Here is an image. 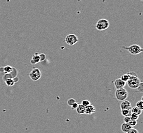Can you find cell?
Returning a JSON list of instances; mask_svg holds the SVG:
<instances>
[{
    "instance_id": "7a4b0ae2",
    "label": "cell",
    "mask_w": 143,
    "mask_h": 133,
    "mask_svg": "<svg viewBox=\"0 0 143 133\" xmlns=\"http://www.w3.org/2000/svg\"><path fill=\"white\" fill-rule=\"evenodd\" d=\"M110 26L109 21L105 19H101L98 20L96 24V28L99 31H103L107 29Z\"/></svg>"
},
{
    "instance_id": "2e32d148",
    "label": "cell",
    "mask_w": 143,
    "mask_h": 133,
    "mask_svg": "<svg viewBox=\"0 0 143 133\" xmlns=\"http://www.w3.org/2000/svg\"><path fill=\"white\" fill-rule=\"evenodd\" d=\"M13 70V68L10 66H6L3 67V72L5 74L10 73Z\"/></svg>"
},
{
    "instance_id": "7c38bea8",
    "label": "cell",
    "mask_w": 143,
    "mask_h": 133,
    "mask_svg": "<svg viewBox=\"0 0 143 133\" xmlns=\"http://www.w3.org/2000/svg\"><path fill=\"white\" fill-rule=\"evenodd\" d=\"M76 111L78 114H85V107L82 106L81 104H79L78 107L76 109Z\"/></svg>"
},
{
    "instance_id": "ffe728a7",
    "label": "cell",
    "mask_w": 143,
    "mask_h": 133,
    "mask_svg": "<svg viewBox=\"0 0 143 133\" xmlns=\"http://www.w3.org/2000/svg\"><path fill=\"white\" fill-rule=\"evenodd\" d=\"M129 117L130 118V119L132 120H136L137 121L139 118V116H137V115L134 114H132V113L131 114V115Z\"/></svg>"
},
{
    "instance_id": "603a6c76",
    "label": "cell",
    "mask_w": 143,
    "mask_h": 133,
    "mask_svg": "<svg viewBox=\"0 0 143 133\" xmlns=\"http://www.w3.org/2000/svg\"><path fill=\"white\" fill-rule=\"evenodd\" d=\"M137 89L138 90V91H140V92H143V82H142L141 81V82L140 83L139 85L137 87Z\"/></svg>"
},
{
    "instance_id": "8992f818",
    "label": "cell",
    "mask_w": 143,
    "mask_h": 133,
    "mask_svg": "<svg viewBox=\"0 0 143 133\" xmlns=\"http://www.w3.org/2000/svg\"><path fill=\"white\" fill-rule=\"evenodd\" d=\"M79 41L78 37L74 34H70L67 35L65 39V42L69 46H73Z\"/></svg>"
},
{
    "instance_id": "5b68a950",
    "label": "cell",
    "mask_w": 143,
    "mask_h": 133,
    "mask_svg": "<svg viewBox=\"0 0 143 133\" xmlns=\"http://www.w3.org/2000/svg\"><path fill=\"white\" fill-rule=\"evenodd\" d=\"M31 79L34 81L39 80L42 76V73L40 70L37 68H34L29 74Z\"/></svg>"
},
{
    "instance_id": "52a82bcc",
    "label": "cell",
    "mask_w": 143,
    "mask_h": 133,
    "mask_svg": "<svg viewBox=\"0 0 143 133\" xmlns=\"http://www.w3.org/2000/svg\"><path fill=\"white\" fill-rule=\"evenodd\" d=\"M126 85V82L123 81L121 78L116 79L114 81V86H115L116 89L124 88Z\"/></svg>"
},
{
    "instance_id": "4316f807",
    "label": "cell",
    "mask_w": 143,
    "mask_h": 133,
    "mask_svg": "<svg viewBox=\"0 0 143 133\" xmlns=\"http://www.w3.org/2000/svg\"><path fill=\"white\" fill-rule=\"evenodd\" d=\"M124 120V122L128 123L131 120V119H130V118L129 116H126V117H125Z\"/></svg>"
},
{
    "instance_id": "5bb4252c",
    "label": "cell",
    "mask_w": 143,
    "mask_h": 133,
    "mask_svg": "<svg viewBox=\"0 0 143 133\" xmlns=\"http://www.w3.org/2000/svg\"><path fill=\"white\" fill-rule=\"evenodd\" d=\"M121 113L122 115L124 117L130 116L131 114V109L121 110Z\"/></svg>"
},
{
    "instance_id": "4fadbf2b",
    "label": "cell",
    "mask_w": 143,
    "mask_h": 133,
    "mask_svg": "<svg viewBox=\"0 0 143 133\" xmlns=\"http://www.w3.org/2000/svg\"><path fill=\"white\" fill-rule=\"evenodd\" d=\"M142 111V110H140V109L136 107V106L133 107V108H132V109H131V113L135 114L137 116H139L140 115H141Z\"/></svg>"
},
{
    "instance_id": "9c48e42d",
    "label": "cell",
    "mask_w": 143,
    "mask_h": 133,
    "mask_svg": "<svg viewBox=\"0 0 143 133\" xmlns=\"http://www.w3.org/2000/svg\"><path fill=\"white\" fill-rule=\"evenodd\" d=\"M96 112V108L93 105L90 104L88 106L85 107V114L87 115H91L92 114L95 113Z\"/></svg>"
},
{
    "instance_id": "e0dca14e",
    "label": "cell",
    "mask_w": 143,
    "mask_h": 133,
    "mask_svg": "<svg viewBox=\"0 0 143 133\" xmlns=\"http://www.w3.org/2000/svg\"><path fill=\"white\" fill-rule=\"evenodd\" d=\"M129 77H130V75L128 73H127V74H125L121 76V79L123 81H125V82H126L128 80V79H129Z\"/></svg>"
},
{
    "instance_id": "7402d4cb",
    "label": "cell",
    "mask_w": 143,
    "mask_h": 133,
    "mask_svg": "<svg viewBox=\"0 0 143 133\" xmlns=\"http://www.w3.org/2000/svg\"><path fill=\"white\" fill-rule=\"evenodd\" d=\"M128 123L131 126H132L133 127V126L136 125V124H137V121L136 120H131Z\"/></svg>"
},
{
    "instance_id": "8fae6325",
    "label": "cell",
    "mask_w": 143,
    "mask_h": 133,
    "mask_svg": "<svg viewBox=\"0 0 143 133\" xmlns=\"http://www.w3.org/2000/svg\"><path fill=\"white\" fill-rule=\"evenodd\" d=\"M40 62V57L39 54L38 53H36L33 56L32 60L31 61V63L32 64H36Z\"/></svg>"
},
{
    "instance_id": "30bf717a",
    "label": "cell",
    "mask_w": 143,
    "mask_h": 133,
    "mask_svg": "<svg viewBox=\"0 0 143 133\" xmlns=\"http://www.w3.org/2000/svg\"><path fill=\"white\" fill-rule=\"evenodd\" d=\"M132 128L129 124L127 123H123L121 125V130L123 132L127 133L129 130Z\"/></svg>"
},
{
    "instance_id": "cb8c5ba5",
    "label": "cell",
    "mask_w": 143,
    "mask_h": 133,
    "mask_svg": "<svg viewBox=\"0 0 143 133\" xmlns=\"http://www.w3.org/2000/svg\"><path fill=\"white\" fill-rule=\"evenodd\" d=\"M39 56H40V62H43L45 60L46 55L45 54L41 53V54H39Z\"/></svg>"
},
{
    "instance_id": "ba28073f",
    "label": "cell",
    "mask_w": 143,
    "mask_h": 133,
    "mask_svg": "<svg viewBox=\"0 0 143 133\" xmlns=\"http://www.w3.org/2000/svg\"><path fill=\"white\" fill-rule=\"evenodd\" d=\"M121 110L124 109H132V106L131 102L128 100H124L121 103L120 106Z\"/></svg>"
},
{
    "instance_id": "d4e9b609",
    "label": "cell",
    "mask_w": 143,
    "mask_h": 133,
    "mask_svg": "<svg viewBox=\"0 0 143 133\" xmlns=\"http://www.w3.org/2000/svg\"><path fill=\"white\" fill-rule=\"evenodd\" d=\"M78 106H79V103L78 102H76L74 103V104L72 105L70 107H71V108L72 110H76V109L77 108Z\"/></svg>"
},
{
    "instance_id": "f1b7e54d",
    "label": "cell",
    "mask_w": 143,
    "mask_h": 133,
    "mask_svg": "<svg viewBox=\"0 0 143 133\" xmlns=\"http://www.w3.org/2000/svg\"><path fill=\"white\" fill-rule=\"evenodd\" d=\"M141 1H142V0H141Z\"/></svg>"
},
{
    "instance_id": "d6986e66",
    "label": "cell",
    "mask_w": 143,
    "mask_h": 133,
    "mask_svg": "<svg viewBox=\"0 0 143 133\" xmlns=\"http://www.w3.org/2000/svg\"><path fill=\"white\" fill-rule=\"evenodd\" d=\"M136 107L140 109V110H142L143 109V103H142V100H140L138 101L136 103Z\"/></svg>"
},
{
    "instance_id": "484cf974",
    "label": "cell",
    "mask_w": 143,
    "mask_h": 133,
    "mask_svg": "<svg viewBox=\"0 0 143 133\" xmlns=\"http://www.w3.org/2000/svg\"><path fill=\"white\" fill-rule=\"evenodd\" d=\"M127 133H139V132L136 129L132 127L131 129L129 130Z\"/></svg>"
},
{
    "instance_id": "6da1fadb",
    "label": "cell",
    "mask_w": 143,
    "mask_h": 133,
    "mask_svg": "<svg viewBox=\"0 0 143 133\" xmlns=\"http://www.w3.org/2000/svg\"><path fill=\"white\" fill-rule=\"evenodd\" d=\"M128 86L132 89H135L139 85L141 81L137 75H130L129 79L126 82Z\"/></svg>"
},
{
    "instance_id": "9a60e30c",
    "label": "cell",
    "mask_w": 143,
    "mask_h": 133,
    "mask_svg": "<svg viewBox=\"0 0 143 133\" xmlns=\"http://www.w3.org/2000/svg\"><path fill=\"white\" fill-rule=\"evenodd\" d=\"M4 81L6 84L9 86H12L15 84V82L12 78H8L6 80H5Z\"/></svg>"
},
{
    "instance_id": "ac0fdd59",
    "label": "cell",
    "mask_w": 143,
    "mask_h": 133,
    "mask_svg": "<svg viewBox=\"0 0 143 133\" xmlns=\"http://www.w3.org/2000/svg\"><path fill=\"white\" fill-rule=\"evenodd\" d=\"M81 104L82 106H83L84 107H86L88 106L89 105H90L91 104V102H90V101L89 100L84 99V100H83L82 101Z\"/></svg>"
},
{
    "instance_id": "277c9868",
    "label": "cell",
    "mask_w": 143,
    "mask_h": 133,
    "mask_svg": "<svg viewBox=\"0 0 143 133\" xmlns=\"http://www.w3.org/2000/svg\"><path fill=\"white\" fill-rule=\"evenodd\" d=\"M115 97L116 99L121 101L127 99L128 97V92L125 88L116 89L115 91Z\"/></svg>"
},
{
    "instance_id": "44dd1931",
    "label": "cell",
    "mask_w": 143,
    "mask_h": 133,
    "mask_svg": "<svg viewBox=\"0 0 143 133\" xmlns=\"http://www.w3.org/2000/svg\"><path fill=\"white\" fill-rule=\"evenodd\" d=\"M76 102V100L75 99H74V98H69V99H68L67 103L68 106H71L73 104H74V103L75 102Z\"/></svg>"
},
{
    "instance_id": "83f0119b",
    "label": "cell",
    "mask_w": 143,
    "mask_h": 133,
    "mask_svg": "<svg viewBox=\"0 0 143 133\" xmlns=\"http://www.w3.org/2000/svg\"><path fill=\"white\" fill-rule=\"evenodd\" d=\"M12 79H13V80H14V81H15V83H16V82H18V81H19V78H18L17 76H16V77H15L13 78Z\"/></svg>"
},
{
    "instance_id": "3957f363",
    "label": "cell",
    "mask_w": 143,
    "mask_h": 133,
    "mask_svg": "<svg viewBox=\"0 0 143 133\" xmlns=\"http://www.w3.org/2000/svg\"><path fill=\"white\" fill-rule=\"evenodd\" d=\"M123 49L127 50L132 55H137L143 51V49L138 45H132L129 47L122 46Z\"/></svg>"
}]
</instances>
